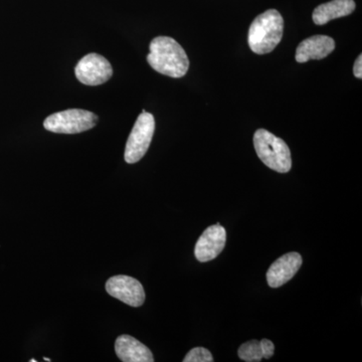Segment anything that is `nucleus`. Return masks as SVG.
Masks as SVG:
<instances>
[{
	"label": "nucleus",
	"mask_w": 362,
	"mask_h": 362,
	"mask_svg": "<svg viewBox=\"0 0 362 362\" xmlns=\"http://www.w3.org/2000/svg\"><path fill=\"white\" fill-rule=\"evenodd\" d=\"M30 362H37V361H35V359H30Z\"/></svg>",
	"instance_id": "obj_18"
},
{
	"label": "nucleus",
	"mask_w": 362,
	"mask_h": 362,
	"mask_svg": "<svg viewBox=\"0 0 362 362\" xmlns=\"http://www.w3.org/2000/svg\"><path fill=\"white\" fill-rule=\"evenodd\" d=\"M239 357L242 361L247 362H258L263 359V351H262L261 342L258 340L244 343L240 345Z\"/></svg>",
	"instance_id": "obj_13"
},
{
	"label": "nucleus",
	"mask_w": 362,
	"mask_h": 362,
	"mask_svg": "<svg viewBox=\"0 0 362 362\" xmlns=\"http://www.w3.org/2000/svg\"><path fill=\"white\" fill-rule=\"evenodd\" d=\"M44 361H51V359L47 358V357H45Z\"/></svg>",
	"instance_id": "obj_17"
},
{
	"label": "nucleus",
	"mask_w": 362,
	"mask_h": 362,
	"mask_svg": "<svg viewBox=\"0 0 362 362\" xmlns=\"http://www.w3.org/2000/svg\"><path fill=\"white\" fill-rule=\"evenodd\" d=\"M106 291L131 307L142 306L145 301V291L141 283L129 276L111 277L107 281Z\"/></svg>",
	"instance_id": "obj_7"
},
{
	"label": "nucleus",
	"mask_w": 362,
	"mask_h": 362,
	"mask_svg": "<svg viewBox=\"0 0 362 362\" xmlns=\"http://www.w3.org/2000/svg\"><path fill=\"white\" fill-rule=\"evenodd\" d=\"M226 232L220 223L209 226L195 245L194 255L202 263L216 259L225 249Z\"/></svg>",
	"instance_id": "obj_8"
},
{
	"label": "nucleus",
	"mask_w": 362,
	"mask_h": 362,
	"mask_svg": "<svg viewBox=\"0 0 362 362\" xmlns=\"http://www.w3.org/2000/svg\"><path fill=\"white\" fill-rule=\"evenodd\" d=\"M354 76H356V78H362V56H361V54H359L358 58L356 59V64H354Z\"/></svg>",
	"instance_id": "obj_16"
},
{
	"label": "nucleus",
	"mask_w": 362,
	"mask_h": 362,
	"mask_svg": "<svg viewBox=\"0 0 362 362\" xmlns=\"http://www.w3.org/2000/svg\"><path fill=\"white\" fill-rule=\"evenodd\" d=\"M302 263L303 261L301 255L296 252H288L276 259L267 272V282L269 286L279 288L289 282L301 268Z\"/></svg>",
	"instance_id": "obj_9"
},
{
	"label": "nucleus",
	"mask_w": 362,
	"mask_h": 362,
	"mask_svg": "<svg viewBox=\"0 0 362 362\" xmlns=\"http://www.w3.org/2000/svg\"><path fill=\"white\" fill-rule=\"evenodd\" d=\"M117 356L123 362H153L154 357L148 347L130 335L123 334L115 341Z\"/></svg>",
	"instance_id": "obj_11"
},
{
	"label": "nucleus",
	"mask_w": 362,
	"mask_h": 362,
	"mask_svg": "<svg viewBox=\"0 0 362 362\" xmlns=\"http://www.w3.org/2000/svg\"><path fill=\"white\" fill-rule=\"evenodd\" d=\"M147 62L162 75L182 78L189 69V59L182 47L173 37H157L149 45Z\"/></svg>",
	"instance_id": "obj_1"
},
{
	"label": "nucleus",
	"mask_w": 362,
	"mask_h": 362,
	"mask_svg": "<svg viewBox=\"0 0 362 362\" xmlns=\"http://www.w3.org/2000/svg\"><path fill=\"white\" fill-rule=\"evenodd\" d=\"M98 116L82 109H69L58 112L45 119L44 127L47 131L59 134H78L94 128Z\"/></svg>",
	"instance_id": "obj_4"
},
{
	"label": "nucleus",
	"mask_w": 362,
	"mask_h": 362,
	"mask_svg": "<svg viewBox=\"0 0 362 362\" xmlns=\"http://www.w3.org/2000/svg\"><path fill=\"white\" fill-rule=\"evenodd\" d=\"M284 33V20L276 9H269L259 14L250 26L247 42L257 54L273 52L280 44Z\"/></svg>",
	"instance_id": "obj_2"
},
{
	"label": "nucleus",
	"mask_w": 362,
	"mask_h": 362,
	"mask_svg": "<svg viewBox=\"0 0 362 362\" xmlns=\"http://www.w3.org/2000/svg\"><path fill=\"white\" fill-rule=\"evenodd\" d=\"M261 342L262 351H263V358H271L275 352V346L273 342L268 339H263Z\"/></svg>",
	"instance_id": "obj_15"
},
{
	"label": "nucleus",
	"mask_w": 362,
	"mask_h": 362,
	"mask_svg": "<svg viewBox=\"0 0 362 362\" xmlns=\"http://www.w3.org/2000/svg\"><path fill=\"white\" fill-rule=\"evenodd\" d=\"M76 77L87 86H99L110 80L113 69L110 62L101 54H87L78 61L75 68Z\"/></svg>",
	"instance_id": "obj_6"
},
{
	"label": "nucleus",
	"mask_w": 362,
	"mask_h": 362,
	"mask_svg": "<svg viewBox=\"0 0 362 362\" xmlns=\"http://www.w3.org/2000/svg\"><path fill=\"white\" fill-rule=\"evenodd\" d=\"M335 42L328 35H313L300 42L296 51L298 63H306L310 59H322L334 51Z\"/></svg>",
	"instance_id": "obj_10"
},
{
	"label": "nucleus",
	"mask_w": 362,
	"mask_h": 362,
	"mask_svg": "<svg viewBox=\"0 0 362 362\" xmlns=\"http://www.w3.org/2000/svg\"><path fill=\"white\" fill-rule=\"evenodd\" d=\"M154 131L156 120L153 115L146 112L140 114L126 143L124 158L127 163L133 164L141 160L149 148Z\"/></svg>",
	"instance_id": "obj_5"
},
{
	"label": "nucleus",
	"mask_w": 362,
	"mask_h": 362,
	"mask_svg": "<svg viewBox=\"0 0 362 362\" xmlns=\"http://www.w3.org/2000/svg\"><path fill=\"white\" fill-rule=\"evenodd\" d=\"M254 146L265 165L280 173H289L292 168L291 152L284 140L265 129L256 131Z\"/></svg>",
	"instance_id": "obj_3"
},
{
	"label": "nucleus",
	"mask_w": 362,
	"mask_h": 362,
	"mask_svg": "<svg viewBox=\"0 0 362 362\" xmlns=\"http://www.w3.org/2000/svg\"><path fill=\"white\" fill-rule=\"evenodd\" d=\"M214 357L211 352L204 347H195L190 350L183 362H213Z\"/></svg>",
	"instance_id": "obj_14"
},
{
	"label": "nucleus",
	"mask_w": 362,
	"mask_h": 362,
	"mask_svg": "<svg viewBox=\"0 0 362 362\" xmlns=\"http://www.w3.org/2000/svg\"><path fill=\"white\" fill-rule=\"evenodd\" d=\"M356 9L354 0H332L327 4L317 6L313 11L314 23L317 25H324L330 21L349 16Z\"/></svg>",
	"instance_id": "obj_12"
}]
</instances>
